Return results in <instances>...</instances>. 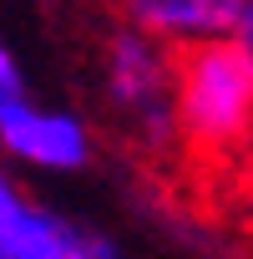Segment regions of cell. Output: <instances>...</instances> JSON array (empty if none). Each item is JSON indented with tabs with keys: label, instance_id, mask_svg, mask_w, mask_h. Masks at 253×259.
<instances>
[{
	"label": "cell",
	"instance_id": "1",
	"mask_svg": "<svg viewBox=\"0 0 253 259\" xmlns=\"http://www.w3.org/2000/svg\"><path fill=\"white\" fill-rule=\"evenodd\" d=\"M172 127L203 158H238L253 143V61L233 36L182 46L172 61Z\"/></svg>",
	"mask_w": 253,
	"mask_h": 259
},
{
	"label": "cell",
	"instance_id": "2",
	"mask_svg": "<svg viewBox=\"0 0 253 259\" xmlns=\"http://www.w3.org/2000/svg\"><path fill=\"white\" fill-rule=\"evenodd\" d=\"M172 61H177V51L162 46L157 36L137 31V26H111V36L101 41V61H96L101 102L111 107V117L142 148L177 143V127H172Z\"/></svg>",
	"mask_w": 253,
	"mask_h": 259
},
{
	"label": "cell",
	"instance_id": "3",
	"mask_svg": "<svg viewBox=\"0 0 253 259\" xmlns=\"http://www.w3.org/2000/svg\"><path fill=\"white\" fill-rule=\"evenodd\" d=\"M0 158L21 178H71L96 158V127L86 112L41 102L31 87H0Z\"/></svg>",
	"mask_w": 253,
	"mask_h": 259
},
{
	"label": "cell",
	"instance_id": "4",
	"mask_svg": "<svg viewBox=\"0 0 253 259\" xmlns=\"http://www.w3.org/2000/svg\"><path fill=\"white\" fill-rule=\"evenodd\" d=\"M11 229H16L21 259H132L116 234H101L96 224H86V219L36 198L31 188L16 193Z\"/></svg>",
	"mask_w": 253,
	"mask_h": 259
},
{
	"label": "cell",
	"instance_id": "5",
	"mask_svg": "<svg viewBox=\"0 0 253 259\" xmlns=\"http://www.w3.org/2000/svg\"><path fill=\"white\" fill-rule=\"evenodd\" d=\"M111 6H116L121 26H137L172 51L228 36L233 16H238V0H111Z\"/></svg>",
	"mask_w": 253,
	"mask_h": 259
},
{
	"label": "cell",
	"instance_id": "6",
	"mask_svg": "<svg viewBox=\"0 0 253 259\" xmlns=\"http://www.w3.org/2000/svg\"><path fill=\"white\" fill-rule=\"evenodd\" d=\"M0 87H31V76H26V56L0 36Z\"/></svg>",
	"mask_w": 253,
	"mask_h": 259
},
{
	"label": "cell",
	"instance_id": "7",
	"mask_svg": "<svg viewBox=\"0 0 253 259\" xmlns=\"http://www.w3.org/2000/svg\"><path fill=\"white\" fill-rule=\"evenodd\" d=\"M233 41H238V51L253 61V0H238V16H233V31H228Z\"/></svg>",
	"mask_w": 253,
	"mask_h": 259
}]
</instances>
